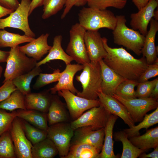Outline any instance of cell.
<instances>
[{"label": "cell", "mask_w": 158, "mask_h": 158, "mask_svg": "<svg viewBox=\"0 0 158 158\" xmlns=\"http://www.w3.org/2000/svg\"><path fill=\"white\" fill-rule=\"evenodd\" d=\"M58 93L65 99L70 115L74 120L86 110L100 105L98 99L90 100L81 97L67 90H61Z\"/></svg>", "instance_id": "cell-12"}, {"label": "cell", "mask_w": 158, "mask_h": 158, "mask_svg": "<svg viewBox=\"0 0 158 158\" xmlns=\"http://www.w3.org/2000/svg\"><path fill=\"white\" fill-rule=\"evenodd\" d=\"M158 81V77L152 80L139 83L135 91L136 97L145 98L149 97L156 83Z\"/></svg>", "instance_id": "cell-41"}, {"label": "cell", "mask_w": 158, "mask_h": 158, "mask_svg": "<svg viewBox=\"0 0 158 158\" xmlns=\"http://www.w3.org/2000/svg\"><path fill=\"white\" fill-rule=\"evenodd\" d=\"M102 40L107 53V56L103 59L105 63L125 79L138 81L148 65L145 58L136 59L123 47H110L106 37H102Z\"/></svg>", "instance_id": "cell-1"}, {"label": "cell", "mask_w": 158, "mask_h": 158, "mask_svg": "<svg viewBox=\"0 0 158 158\" xmlns=\"http://www.w3.org/2000/svg\"><path fill=\"white\" fill-rule=\"evenodd\" d=\"M16 117L23 119L40 129L47 131L48 126L45 116L39 111L31 109L16 111Z\"/></svg>", "instance_id": "cell-25"}, {"label": "cell", "mask_w": 158, "mask_h": 158, "mask_svg": "<svg viewBox=\"0 0 158 158\" xmlns=\"http://www.w3.org/2000/svg\"><path fill=\"white\" fill-rule=\"evenodd\" d=\"M35 38L24 35L9 32L0 30V47L12 48L23 43L30 42Z\"/></svg>", "instance_id": "cell-31"}, {"label": "cell", "mask_w": 158, "mask_h": 158, "mask_svg": "<svg viewBox=\"0 0 158 158\" xmlns=\"http://www.w3.org/2000/svg\"><path fill=\"white\" fill-rule=\"evenodd\" d=\"M63 37L61 35L56 36L54 38L53 45L47 55L43 59L37 62L36 66H40L51 61L59 60L66 65L70 64L73 59L63 50L61 46Z\"/></svg>", "instance_id": "cell-21"}, {"label": "cell", "mask_w": 158, "mask_h": 158, "mask_svg": "<svg viewBox=\"0 0 158 158\" xmlns=\"http://www.w3.org/2000/svg\"><path fill=\"white\" fill-rule=\"evenodd\" d=\"M98 99L100 105L111 114L121 118L129 128L135 126V123L126 107L117 99L101 92L98 94Z\"/></svg>", "instance_id": "cell-16"}, {"label": "cell", "mask_w": 158, "mask_h": 158, "mask_svg": "<svg viewBox=\"0 0 158 158\" xmlns=\"http://www.w3.org/2000/svg\"><path fill=\"white\" fill-rule=\"evenodd\" d=\"M111 114L101 105L93 107L83 114L70 124L74 130L90 126L95 130L104 128Z\"/></svg>", "instance_id": "cell-10"}, {"label": "cell", "mask_w": 158, "mask_h": 158, "mask_svg": "<svg viewBox=\"0 0 158 158\" xmlns=\"http://www.w3.org/2000/svg\"><path fill=\"white\" fill-rule=\"evenodd\" d=\"M67 0H44L42 18L47 19L56 14L63 7Z\"/></svg>", "instance_id": "cell-38"}, {"label": "cell", "mask_w": 158, "mask_h": 158, "mask_svg": "<svg viewBox=\"0 0 158 158\" xmlns=\"http://www.w3.org/2000/svg\"><path fill=\"white\" fill-rule=\"evenodd\" d=\"M61 74L59 69H55L51 73H40L33 86V88L38 90L48 84L58 81Z\"/></svg>", "instance_id": "cell-39"}, {"label": "cell", "mask_w": 158, "mask_h": 158, "mask_svg": "<svg viewBox=\"0 0 158 158\" xmlns=\"http://www.w3.org/2000/svg\"><path fill=\"white\" fill-rule=\"evenodd\" d=\"M88 7L106 9L108 7H113L121 9L126 5L127 0H85Z\"/></svg>", "instance_id": "cell-37"}, {"label": "cell", "mask_w": 158, "mask_h": 158, "mask_svg": "<svg viewBox=\"0 0 158 158\" xmlns=\"http://www.w3.org/2000/svg\"><path fill=\"white\" fill-rule=\"evenodd\" d=\"M3 68L0 65V78L1 77L3 73Z\"/></svg>", "instance_id": "cell-53"}, {"label": "cell", "mask_w": 158, "mask_h": 158, "mask_svg": "<svg viewBox=\"0 0 158 158\" xmlns=\"http://www.w3.org/2000/svg\"><path fill=\"white\" fill-rule=\"evenodd\" d=\"M149 0H132V2L139 10L145 6L148 3Z\"/></svg>", "instance_id": "cell-49"}, {"label": "cell", "mask_w": 158, "mask_h": 158, "mask_svg": "<svg viewBox=\"0 0 158 158\" xmlns=\"http://www.w3.org/2000/svg\"><path fill=\"white\" fill-rule=\"evenodd\" d=\"M154 151L151 153L146 154L144 152L140 155L138 157L140 158H158V146L154 148Z\"/></svg>", "instance_id": "cell-47"}, {"label": "cell", "mask_w": 158, "mask_h": 158, "mask_svg": "<svg viewBox=\"0 0 158 158\" xmlns=\"http://www.w3.org/2000/svg\"><path fill=\"white\" fill-rule=\"evenodd\" d=\"M48 111V119L50 126L63 122L66 120L63 105L57 96H52Z\"/></svg>", "instance_id": "cell-28"}, {"label": "cell", "mask_w": 158, "mask_h": 158, "mask_svg": "<svg viewBox=\"0 0 158 158\" xmlns=\"http://www.w3.org/2000/svg\"><path fill=\"white\" fill-rule=\"evenodd\" d=\"M16 117L15 110L8 113L0 109V135L9 130L12 122Z\"/></svg>", "instance_id": "cell-40"}, {"label": "cell", "mask_w": 158, "mask_h": 158, "mask_svg": "<svg viewBox=\"0 0 158 158\" xmlns=\"http://www.w3.org/2000/svg\"><path fill=\"white\" fill-rule=\"evenodd\" d=\"M99 30H86L84 41L90 62L97 63L107 55Z\"/></svg>", "instance_id": "cell-15"}, {"label": "cell", "mask_w": 158, "mask_h": 158, "mask_svg": "<svg viewBox=\"0 0 158 158\" xmlns=\"http://www.w3.org/2000/svg\"><path fill=\"white\" fill-rule=\"evenodd\" d=\"M20 119L25 135L32 145L44 140L47 137V131L34 127L25 121Z\"/></svg>", "instance_id": "cell-34"}, {"label": "cell", "mask_w": 158, "mask_h": 158, "mask_svg": "<svg viewBox=\"0 0 158 158\" xmlns=\"http://www.w3.org/2000/svg\"><path fill=\"white\" fill-rule=\"evenodd\" d=\"M84 67V65L78 63H70L66 65L64 70L61 72L57 84L50 89L51 93L55 94L62 90H68L74 94L78 93L79 91L75 87L73 84V78L75 74L83 70Z\"/></svg>", "instance_id": "cell-17"}, {"label": "cell", "mask_w": 158, "mask_h": 158, "mask_svg": "<svg viewBox=\"0 0 158 158\" xmlns=\"http://www.w3.org/2000/svg\"><path fill=\"white\" fill-rule=\"evenodd\" d=\"M44 0H31L29 12V16L36 8L42 6Z\"/></svg>", "instance_id": "cell-46"}, {"label": "cell", "mask_w": 158, "mask_h": 158, "mask_svg": "<svg viewBox=\"0 0 158 158\" xmlns=\"http://www.w3.org/2000/svg\"><path fill=\"white\" fill-rule=\"evenodd\" d=\"M101 151L89 144L73 145L70 146L68 154L64 158H98Z\"/></svg>", "instance_id": "cell-26"}, {"label": "cell", "mask_w": 158, "mask_h": 158, "mask_svg": "<svg viewBox=\"0 0 158 158\" xmlns=\"http://www.w3.org/2000/svg\"><path fill=\"white\" fill-rule=\"evenodd\" d=\"M118 118L116 115L111 114L104 128V138L103 146L99 154L100 158H116L117 156L114 152L113 140V129L115 123Z\"/></svg>", "instance_id": "cell-23"}, {"label": "cell", "mask_w": 158, "mask_h": 158, "mask_svg": "<svg viewBox=\"0 0 158 158\" xmlns=\"http://www.w3.org/2000/svg\"><path fill=\"white\" fill-rule=\"evenodd\" d=\"M42 72L40 66H36L29 72L15 78L12 81L17 89L25 95L31 92L32 80Z\"/></svg>", "instance_id": "cell-30"}, {"label": "cell", "mask_w": 158, "mask_h": 158, "mask_svg": "<svg viewBox=\"0 0 158 158\" xmlns=\"http://www.w3.org/2000/svg\"><path fill=\"white\" fill-rule=\"evenodd\" d=\"M0 109L12 111L16 109H26L25 95L16 89L8 98L0 102Z\"/></svg>", "instance_id": "cell-33"}, {"label": "cell", "mask_w": 158, "mask_h": 158, "mask_svg": "<svg viewBox=\"0 0 158 158\" xmlns=\"http://www.w3.org/2000/svg\"><path fill=\"white\" fill-rule=\"evenodd\" d=\"M158 6V0H149L147 4L138 10L130 15V25L132 29L138 30L145 36L147 32V28L154 12Z\"/></svg>", "instance_id": "cell-14"}, {"label": "cell", "mask_w": 158, "mask_h": 158, "mask_svg": "<svg viewBox=\"0 0 158 158\" xmlns=\"http://www.w3.org/2000/svg\"><path fill=\"white\" fill-rule=\"evenodd\" d=\"M16 157L9 131L0 135V158Z\"/></svg>", "instance_id": "cell-35"}, {"label": "cell", "mask_w": 158, "mask_h": 158, "mask_svg": "<svg viewBox=\"0 0 158 158\" xmlns=\"http://www.w3.org/2000/svg\"><path fill=\"white\" fill-rule=\"evenodd\" d=\"M31 2V0H21L16 10L8 17L0 19V30L7 27L17 28L25 35L35 38V35L30 29L28 20Z\"/></svg>", "instance_id": "cell-7"}, {"label": "cell", "mask_w": 158, "mask_h": 158, "mask_svg": "<svg viewBox=\"0 0 158 158\" xmlns=\"http://www.w3.org/2000/svg\"><path fill=\"white\" fill-rule=\"evenodd\" d=\"M9 53V51H4L0 50V63L6 62Z\"/></svg>", "instance_id": "cell-50"}, {"label": "cell", "mask_w": 158, "mask_h": 158, "mask_svg": "<svg viewBox=\"0 0 158 158\" xmlns=\"http://www.w3.org/2000/svg\"><path fill=\"white\" fill-rule=\"evenodd\" d=\"M150 23V28L145 36L142 49L143 57L145 58L148 65L154 63L158 54L155 45L156 35L158 31V20L152 18Z\"/></svg>", "instance_id": "cell-20"}, {"label": "cell", "mask_w": 158, "mask_h": 158, "mask_svg": "<svg viewBox=\"0 0 158 158\" xmlns=\"http://www.w3.org/2000/svg\"><path fill=\"white\" fill-rule=\"evenodd\" d=\"M112 96L126 107L135 123L141 122L147 112L158 107V99L148 97L126 99L115 94Z\"/></svg>", "instance_id": "cell-8"}, {"label": "cell", "mask_w": 158, "mask_h": 158, "mask_svg": "<svg viewBox=\"0 0 158 158\" xmlns=\"http://www.w3.org/2000/svg\"><path fill=\"white\" fill-rule=\"evenodd\" d=\"M138 83V81L134 80H125L118 86L115 94L126 99L137 98L134 88Z\"/></svg>", "instance_id": "cell-36"}, {"label": "cell", "mask_w": 158, "mask_h": 158, "mask_svg": "<svg viewBox=\"0 0 158 158\" xmlns=\"http://www.w3.org/2000/svg\"><path fill=\"white\" fill-rule=\"evenodd\" d=\"M71 142L70 146L80 144L92 145L101 151L105 135L104 128L95 130L90 126H85L76 129Z\"/></svg>", "instance_id": "cell-13"}, {"label": "cell", "mask_w": 158, "mask_h": 158, "mask_svg": "<svg viewBox=\"0 0 158 158\" xmlns=\"http://www.w3.org/2000/svg\"><path fill=\"white\" fill-rule=\"evenodd\" d=\"M158 75V59L157 58L153 63L148 65L145 71L140 76L139 83L145 82L150 78Z\"/></svg>", "instance_id": "cell-42"}, {"label": "cell", "mask_w": 158, "mask_h": 158, "mask_svg": "<svg viewBox=\"0 0 158 158\" xmlns=\"http://www.w3.org/2000/svg\"><path fill=\"white\" fill-rule=\"evenodd\" d=\"M20 4L18 0H0L1 5L14 11L17 8Z\"/></svg>", "instance_id": "cell-45"}, {"label": "cell", "mask_w": 158, "mask_h": 158, "mask_svg": "<svg viewBox=\"0 0 158 158\" xmlns=\"http://www.w3.org/2000/svg\"><path fill=\"white\" fill-rule=\"evenodd\" d=\"M131 143L137 147L145 152L158 146V127L147 129L146 133L129 138Z\"/></svg>", "instance_id": "cell-24"}, {"label": "cell", "mask_w": 158, "mask_h": 158, "mask_svg": "<svg viewBox=\"0 0 158 158\" xmlns=\"http://www.w3.org/2000/svg\"><path fill=\"white\" fill-rule=\"evenodd\" d=\"M114 137L116 141L122 143L123 149L121 158H137L145 152L134 145L128 139L127 135L123 130L115 132Z\"/></svg>", "instance_id": "cell-29"}, {"label": "cell", "mask_w": 158, "mask_h": 158, "mask_svg": "<svg viewBox=\"0 0 158 158\" xmlns=\"http://www.w3.org/2000/svg\"><path fill=\"white\" fill-rule=\"evenodd\" d=\"M0 87V102L8 98L17 88L11 80H8L3 83Z\"/></svg>", "instance_id": "cell-43"}, {"label": "cell", "mask_w": 158, "mask_h": 158, "mask_svg": "<svg viewBox=\"0 0 158 158\" xmlns=\"http://www.w3.org/2000/svg\"><path fill=\"white\" fill-rule=\"evenodd\" d=\"M86 30L79 23L73 25L69 31L70 40L66 53L78 63L85 65L90 62L84 41Z\"/></svg>", "instance_id": "cell-6"}, {"label": "cell", "mask_w": 158, "mask_h": 158, "mask_svg": "<svg viewBox=\"0 0 158 158\" xmlns=\"http://www.w3.org/2000/svg\"><path fill=\"white\" fill-rule=\"evenodd\" d=\"M86 4L85 0H67L65 5V8L61 15V18L64 19L73 6H83Z\"/></svg>", "instance_id": "cell-44"}, {"label": "cell", "mask_w": 158, "mask_h": 158, "mask_svg": "<svg viewBox=\"0 0 158 158\" xmlns=\"http://www.w3.org/2000/svg\"><path fill=\"white\" fill-rule=\"evenodd\" d=\"M46 92H30L25 95L26 109L45 112L48 110L52 96Z\"/></svg>", "instance_id": "cell-22"}, {"label": "cell", "mask_w": 158, "mask_h": 158, "mask_svg": "<svg viewBox=\"0 0 158 158\" xmlns=\"http://www.w3.org/2000/svg\"><path fill=\"white\" fill-rule=\"evenodd\" d=\"M14 11L5 7L0 4V19L7 15H10Z\"/></svg>", "instance_id": "cell-48"}, {"label": "cell", "mask_w": 158, "mask_h": 158, "mask_svg": "<svg viewBox=\"0 0 158 158\" xmlns=\"http://www.w3.org/2000/svg\"><path fill=\"white\" fill-rule=\"evenodd\" d=\"M47 132V138L53 142L59 155L64 158L68 152L74 134L71 125L61 123L55 124L49 127Z\"/></svg>", "instance_id": "cell-9"}, {"label": "cell", "mask_w": 158, "mask_h": 158, "mask_svg": "<svg viewBox=\"0 0 158 158\" xmlns=\"http://www.w3.org/2000/svg\"><path fill=\"white\" fill-rule=\"evenodd\" d=\"M79 23L86 30H99L106 28L113 30L117 21L116 16L111 11L90 7H83L78 13Z\"/></svg>", "instance_id": "cell-3"}, {"label": "cell", "mask_w": 158, "mask_h": 158, "mask_svg": "<svg viewBox=\"0 0 158 158\" xmlns=\"http://www.w3.org/2000/svg\"><path fill=\"white\" fill-rule=\"evenodd\" d=\"M58 153L54 144L47 137L33 145L31 149L32 158H53Z\"/></svg>", "instance_id": "cell-27"}, {"label": "cell", "mask_w": 158, "mask_h": 158, "mask_svg": "<svg viewBox=\"0 0 158 158\" xmlns=\"http://www.w3.org/2000/svg\"><path fill=\"white\" fill-rule=\"evenodd\" d=\"M99 62L101 71L102 92L105 94L112 96L115 94L119 85L126 79L108 66L103 59Z\"/></svg>", "instance_id": "cell-18"}, {"label": "cell", "mask_w": 158, "mask_h": 158, "mask_svg": "<svg viewBox=\"0 0 158 158\" xmlns=\"http://www.w3.org/2000/svg\"><path fill=\"white\" fill-rule=\"evenodd\" d=\"M116 16V23L112 32L114 43L122 45L140 56L142 54L145 36L139 31L128 28L126 24L127 20L125 16Z\"/></svg>", "instance_id": "cell-2"}, {"label": "cell", "mask_w": 158, "mask_h": 158, "mask_svg": "<svg viewBox=\"0 0 158 158\" xmlns=\"http://www.w3.org/2000/svg\"><path fill=\"white\" fill-rule=\"evenodd\" d=\"M7 59L3 83L27 73L36 66L37 61L21 51L19 46L11 48Z\"/></svg>", "instance_id": "cell-5"}, {"label": "cell", "mask_w": 158, "mask_h": 158, "mask_svg": "<svg viewBox=\"0 0 158 158\" xmlns=\"http://www.w3.org/2000/svg\"><path fill=\"white\" fill-rule=\"evenodd\" d=\"M49 34H42L27 44L19 46L20 50L27 56L37 61H40L43 56L48 53L51 47L48 43Z\"/></svg>", "instance_id": "cell-19"}, {"label": "cell", "mask_w": 158, "mask_h": 158, "mask_svg": "<svg viewBox=\"0 0 158 158\" xmlns=\"http://www.w3.org/2000/svg\"><path fill=\"white\" fill-rule=\"evenodd\" d=\"M153 18L157 20H158V9L155 10Z\"/></svg>", "instance_id": "cell-52"}, {"label": "cell", "mask_w": 158, "mask_h": 158, "mask_svg": "<svg viewBox=\"0 0 158 158\" xmlns=\"http://www.w3.org/2000/svg\"><path fill=\"white\" fill-rule=\"evenodd\" d=\"M9 131L16 157L32 158L31 149L33 145L25 135L20 118L17 117L14 118Z\"/></svg>", "instance_id": "cell-11"}, {"label": "cell", "mask_w": 158, "mask_h": 158, "mask_svg": "<svg viewBox=\"0 0 158 158\" xmlns=\"http://www.w3.org/2000/svg\"><path fill=\"white\" fill-rule=\"evenodd\" d=\"M158 123V107L151 113L146 114L142 120L136 126L124 129L123 130L127 134L128 138L140 135V130L142 128L147 129Z\"/></svg>", "instance_id": "cell-32"}, {"label": "cell", "mask_w": 158, "mask_h": 158, "mask_svg": "<svg viewBox=\"0 0 158 158\" xmlns=\"http://www.w3.org/2000/svg\"><path fill=\"white\" fill-rule=\"evenodd\" d=\"M82 72L76 77L80 83L83 90L77 95L90 100L98 99V94L102 92L101 68L99 62H90L84 65Z\"/></svg>", "instance_id": "cell-4"}, {"label": "cell", "mask_w": 158, "mask_h": 158, "mask_svg": "<svg viewBox=\"0 0 158 158\" xmlns=\"http://www.w3.org/2000/svg\"><path fill=\"white\" fill-rule=\"evenodd\" d=\"M149 97L158 99V81L152 90Z\"/></svg>", "instance_id": "cell-51"}]
</instances>
